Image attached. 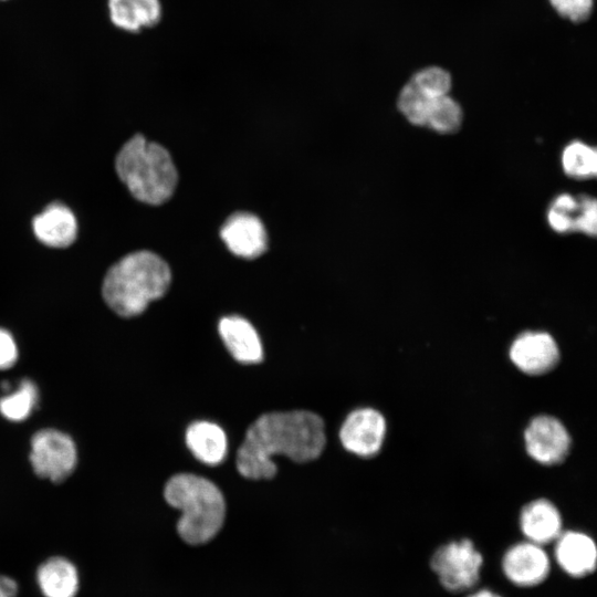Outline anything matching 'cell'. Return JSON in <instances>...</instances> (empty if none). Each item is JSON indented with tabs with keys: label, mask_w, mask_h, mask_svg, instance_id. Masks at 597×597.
<instances>
[{
	"label": "cell",
	"mask_w": 597,
	"mask_h": 597,
	"mask_svg": "<svg viewBox=\"0 0 597 597\" xmlns=\"http://www.w3.org/2000/svg\"><path fill=\"white\" fill-rule=\"evenodd\" d=\"M527 454L543 465L561 463L567 457L572 439L564 423L554 416L532 418L524 431Z\"/></svg>",
	"instance_id": "cell-8"
},
{
	"label": "cell",
	"mask_w": 597,
	"mask_h": 597,
	"mask_svg": "<svg viewBox=\"0 0 597 597\" xmlns=\"http://www.w3.org/2000/svg\"><path fill=\"white\" fill-rule=\"evenodd\" d=\"M520 528L530 542L544 545L563 532V519L556 505L547 499L526 503L520 513Z\"/></svg>",
	"instance_id": "cell-15"
},
{
	"label": "cell",
	"mask_w": 597,
	"mask_h": 597,
	"mask_svg": "<svg viewBox=\"0 0 597 597\" xmlns=\"http://www.w3.org/2000/svg\"><path fill=\"white\" fill-rule=\"evenodd\" d=\"M164 495L169 505L181 511L177 531L188 544L206 543L220 531L226 502L211 481L191 473H179L168 480Z\"/></svg>",
	"instance_id": "cell-4"
},
{
	"label": "cell",
	"mask_w": 597,
	"mask_h": 597,
	"mask_svg": "<svg viewBox=\"0 0 597 597\" xmlns=\"http://www.w3.org/2000/svg\"><path fill=\"white\" fill-rule=\"evenodd\" d=\"M219 334L235 360L242 364H256L262 360L261 341L255 328L245 318L237 315L221 318Z\"/></svg>",
	"instance_id": "cell-16"
},
{
	"label": "cell",
	"mask_w": 597,
	"mask_h": 597,
	"mask_svg": "<svg viewBox=\"0 0 597 597\" xmlns=\"http://www.w3.org/2000/svg\"><path fill=\"white\" fill-rule=\"evenodd\" d=\"M555 542L556 562L567 575L584 577L595 570L597 547L589 535L579 531H566Z\"/></svg>",
	"instance_id": "cell-13"
},
{
	"label": "cell",
	"mask_w": 597,
	"mask_h": 597,
	"mask_svg": "<svg viewBox=\"0 0 597 597\" xmlns=\"http://www.w3.org/2000/svg\"><path fill=\"white\" fill-rule=\"evenodd\" d=\"M482 564L483 556L469 538L441 545L430 559V567L440 584L451 593L474 587L480 579Z\"/></svg>",
	"instance_id": "cell-5"
},
{
	"label": "cell",
	"mask_w": 597,
	"mask_h": 597,
	"mask_svg": "<svg viewBox=\"0 0 597 597\" xmlns=\"http://www.w3.org/2000/svg\"><path fill=\"white\" fill-rule=\"evenodd\" d=\"M324 422L306 410L269 412L247 430L237 453V469L252 480L271 479L277 468L272 458L289 457L295 462L318 458L325 447Z\"/></svg>",
	"instance_id": "cell-1"
},
{
	"label": "cell",
	"mask_w": 597,
	"mask_h": 597,
	"mask_svg": "<svg viewBox=\"0 0 597 597\" xmlns=\"http://www.w3.org/2000/svg\"><path fill=\"white\" fill-rule=\"evenodd\" d=\"M564 172L573 178L595 177L597 171L596 149L583 142L569 143L562 153Z\"/></svg>",
	"instance_id": "cell-20"
},
{
	"label": "cell",
	"mask_w": 597,
	"mask_h": 597,
	"mask_svg": "<svg viewBox=\"0 0 597 597\" xmlns=\"http://www.w3.org/2000/svg\"><path fill=\"white\" fill-rule=\"evenodd\" d=\"M186 443L197 460L209 465L219 464L227 455V436L213 422H192L186 431Z\"/></svg>",
	"instance_id": "cell-18"
},
{
	"label": "cell",
	"mask_w": 597,
	"mask_h": 597,
	"mask_svg": "<svg viewBox=\"0 0 597 597\" xmlns=\"http://www.w3.org/2000/svg\"><path fill=\"white\" fill-rule=\"evenodd\" d=\"M579 210L575 220V230L589 235L596 233V201L588 196L579 197Z\"/></svg>",
	"instance_id": "cell-24"
},
{
	"label": "cell",
	"mask_w": 597,
	"mask_h": 597,
	"mask_svg": "<svg viewBox=\"0 0 597 597\" xmlns=\"http://www.w3.org/2000/svg\"><path fill=\"white\" fill-rule=\"evenodd\" d=\"M463 112L459 103L451 96L438 97L429 108L425 126L437 133L450 134L462 124Z\"/></svg>",
	"instance_id": "cell-22"
},
{
	"label": "cell",
	"mask_w": 597,
	"mask_h": 597,
	"mask_svg": "<svg viewBox=\"0 0 597 597\" xmlns=\"http://www.w3.org/2000/svg\"><path fill=\"white\" fill-rule=\"evenodd\" d=\"M108 12L114 25L138 32L158 23L163 7L160 0H108Z\"/></svg>",
	"instance_id": "cell-19"
},
{
	"label": "cell",
	"mask_w": 597,
	"mask_h": 597,
	"mask_svg": "<svg viewBox=\"0 0 597 597\" xmlns=\"http://www.w3.org/2000/svg\"><path fill=\"white\" fill-rule=\"evenodd\" d=\"M170 282L171 272L164 259L148 250L135 251L107 270L102 282V296L114 313L129 318L163 297Z\"/></svg>",
	"instance_id": "cell-2"
},
{
	"label": "cell",
	"mask_w": 597,
	"mask_h": 597,
	"mask_svg": "<svg viewBox=\"0 0 597 597\" xmlns=\"http://www.w3.org/2000/svg\"><path fill=\"white\" fill-rule=\"evenodd\" d=\"M17 593V583L10 577L0 575V597H14Z\"/></svg>",
	"instance_id": "cell-26"
},
{
	"label": "cell",
	"mask_w": 597,
	"mask_h": 597,
	"mask_svg": "<svg viewBox=\"0 0 597 597\" xmlns=\"http://www.w3.org/2000/svg\"><path fill=\"white\" fill-rule=\"evenodd\" d=\"M387 423L378 410L364 407L352 411L339 430L343 447L359 457L376 455L385 441Z\"/></svg>",
	"instance_id": "cell-9"
},
{
	"label": "cell",
	"mask_w": 597,
	"mask_h": 597,
	"mask_svg": "<svg viewBox=\"0 0 597 597\" xmlns=\"http://www.w3.org/2000/svg\"><path fill=\"white\" fill-rule=\"evenodd\" d=\"M451 88L450 74L438 66L418 71L402 87L397 105L406 119L417 126H425L432 103Z\"/></svg>",
	"instance_id": "cell-7"
},
{
	"label": "cell",
	"mask_w": 597,
	"mask_h": 597,
	"mask_svg": "<svg viewBox=\"0 0 597 597\" xmlns=\"http://www.w3.org/2000/svg\"><path fill=\"white\" fill-rule=\"evenodd\" d=\"M509 356L520 371L532 376L551 371L561 358L555 338L543 331L519 334L510 346Z\"/></svg>",
	"instance_id": "cell-10"
},
{
	"label": "cell",
	"mask_w": 597,
	"mask_h": 597,
	"mask_svg": "<svg viewBox=\"0 0 597 597\" xmlns=\"http://www.w3.org/2000/svg\"><path fill=\"white\" fill-rule=\"evenodd\" d=\"M30 462L38 476L53 483L63 482L76 467L75 443L69 434L60 430L41 429L31 439Z\"/></svg>",
	"instance_id": "cell-6"
},
{
	"label": "cell",
	"mask_w": 597,
	"mask_h": 597,
	"mask_svg": "<svg viewBox=\"0 0 597 597\" xmlns=\"http://www.w3.org/2000/svg\"><path fill=\"white\" fill-rule=\"evenodd\" d=\"M549 569V557L542 545L527 540L509 547L502 558V570L505 577L521 587L543 583Z\"/></svg>",
	"instance_id": "cell-11"
},
{
	"label": "cell",
	"mask_w": 597,
	"mask_h": 597,
	"mask_svg": "<svg viewBox=\"0 0 597 597\" xmlns=\"http://www.w3.org/2000/svg\"><path fill=\"white\" fill-rule=\"evenodd\" d=\"M38 397L33 381L23 379L13 392L0 399V413L10 421H22L31 415Z\"/></svg>",
	"instance_id": "cell-21"
},
{
	"label": "cell",
	"mask_w": 597,
	"mask_h": 597,
	"mask_svg": "<svg viewBox=\"0 0 597 597\" xmlns=\"http://www.w3.org/2000/svg\"><path fill=\"white\" fill-rule=\"evenodd\" d=\"M18 358V348L12 335L0 328V370L10 368Z\"/></svg>",
	"instance_id": "cell-25"
},
{
	"label": "cell",
	"mask_w": 597,
	"mask_h": 597,
	"mask_svg": "<svg viewBox=\"0 0 597 597\" xmlns=\"http://www.w3.org/2000/svg\"><path fill=\"white\" fill-rule=\"evenodd\" d=\"M115 170L132 196L148 205H161L174 193L178 172L161 145L136 134L118 150Z\"/></svg>",
	"instance_id": "cell-3"
},
{
	"label": "cell",
	"mask_w": 597,
	"mask_h": 597,
	"mask_svg": "<svg viewBox=\"0 0 597 597\" xmlns=\"http://www.w3.org/2000/svg\"><path fill=\"white\" fill-rule=\"evenodd\" d=\"M33 233L46 247L66 248L77 235V221L73 211L62 202L50 203L32 220Z\"/></svg>",
	"instance_id": "cell-14"
},
{
	"label": "cell",
	"mask_w": 597,
	"mask_h": 597,
	"mask_svg": "<svg viewBox=\"0 0 597 597\" xmlns=\"http://www.w3.org/2000/svg\"><path fill=\"white\" fill-rule=\"evenodd\" d=\"M220 237L235 255L254 259L268 248V235L262 221L250 212L231 214L220 229Z\"/></svg>",
	"instance_id": "cell-12"
},
{
	"label": "cell",
	"mask_w": 597,
	"mask_h": 597,
	"mask_svg": "<svg viewBox=\"0 0 597 597\" xmlns=\"http://www.w3.org/2000/svg\"><path fill=\"white\" fill-rule=\"evenodd\" d=\"M468 597H501V596L490 589H480L469 595Z\"/></svg>",
	"instance_id": "cell-27"
},
{
	"label": "cell",
	"mask_w": 597,
	"mask_h": 597,
	"mask_svg": "<svg viewBox=\"0 0 597 597\" xmlns=\"http://www.w3.org/2000/svg\"><path fill=\"white\" fill-rule=\"evenodd\" d=\"M559 15L573 22L585 21L591 13L594 0H549Z\"/></svg>",
	"instance_id": "cell-23"
},
{
	"label": "cell",
	"mask_w": 597,
	"mask_h": 597,
	"mask_svg": "<svg viewBox=\"0 0 597 597\" xmlns=\"http://www.w3.org/2000/svg\"><path fill=\"white\" fill-rule=\"evenodd\" d=\"M36 583L44 597H75L80 577L76 566L71 561L55 556L39 566Z\"/></svg>",
	"instance_id": "cell-17"
}]
</instances>
